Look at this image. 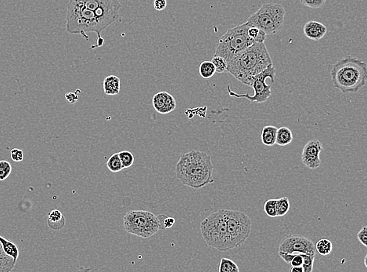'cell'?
I'll return each mask as SVG.
<instances>
[{
    "label": "cell",
    "instance_id": "cell-32",
    "mask_svg": "<svg viewBox=\"0 0 367 272\" xmlns=\"http://www.w3.org/2000/svg\"><path fill=\"white\" fill-rule=\"evenodd\" d=\"M264 211L270 218L277 217L276 209V199H269L264 204Z\"/></svg>",
    "mask_w": 367,
    "mask_h": 272
},
{
    "label": "cell",
    "instance_id": "cell-12",
    "mask_svg": "<svg viewBox=\"0 0 367 272\" xmlns=\"http://www.w3.org/2000/svg\"><path fill=\"white\" fill-rule=\"evenodd\" d=\"M279 251L290 254H316L314 243L308 238L301 236H288L282 240Z\"/></svg>",
    "mask_w": 367,
    "mask_h": 272
},
{
    "label": "cell",
    "instance_id": "cell-23",
    "mask_svg": "<svg viewBox=\"0 0 367 272\" xmlns=\"http://www.w3.org/2000/svg\"><path fill=\"white\" fill-rule=\"evenodd\" d=\"M247 35L255 43L265 42V38L267 36L266 34L262 30L255 27V26L249 25V24H248V28H247Z\"/></svg>",
    "mask_w": 367,
    "mask_h": 272
},
{
    "label": "cell",
    "instance_id": "cell-31",
    "mask_svg": "<svg viewBox=\"0 0 367 272\" xmlns=\"http://www.w3.org/2000/svg\"><path fill=\"white\" fill-rule=\"evenodd\" d=\"M12 173V166L8 161H0V181H5Z\"/></svg>",
    "mask_w": 367,
    "mask_h": 272
},
{
    "label": "cell",
    "instance_id": "cell-26",
    "mask_svg": "<svg viewBox=\"0 0 367 272\" xmlns=\"http://www.w3.org/2000/svg\"><path fill=\"white\" fill-rule=\"evenodd\" d=\"M219 270L220 272H240V269H239L238 265H236L233 260L229 259V258H223L221 259V262L219 264Z\"/></svg>",
    "mask_w": 367,
    "mask_h": 272
},
{
    "label": "cell",
    "instance_id": "cell-40",
    "mask_svg": "<svg viewBox=\"0 0 367 272\" xmlns=\"http://www.w3.org/2000/svg\"><path fill=\"white\" fill-rule=\"evenodd\" d=\"M175 222H176V221H175L174 218H171V217L166 218L163 221L164 227H165L166 229H170V228L173 227V225H174Z\"/></svg>",
    "mask_w": 367,
    "mask_h": 272
},
{
    "label": "cell",
    "instance_id": "cell-36",
    "mask_svg": "<svg viewBox=\"0 0 367 272\" xmlns=\"http://www.w3.org/2000/svg\"><path fill=\"white\" fill-rule=\"evenodd\" d=\"M166 5H167L166 0H155V2H154V8L157 11L164 10L166 9Z\"/></svg>",
    "mask_w": 367,
    "mask_h": 272
},
{
    "label": "cell",
    "instance_id": "cell-14",
    "mask_svg": "<svg viewBox=\"0 0 367 272\" xmlns=\"http://www.w3.org/2000/svg\"><path fill=\"white\" fill-rule=\"evenodd\" d=\"M152 105L158 113H170L174 111L177 107V102L174 97L167 92H159L152 98Z\"/></svg>",
    "mask_w": 367,
    "mask_h": 272
},
{
    "label": "cell",
    "instance_id": "cell-4",
    "mask_svg": "<svg viewBox=\"0 0 367 272\" xmlns=\"http://www.w3.org/2000/svg\"><path fill=\"white\" fill-rule=\"evenodd\" d=\"M331 76L335 87L342 93H357L367 83V64L360 59L349 56L333 65Z\"/></svg>",
    "mask_w": 367,
    "mask_h": 272
},
{
    "label": "cell",
    "instance_id": "cell-11",
    "mask_svg": "<svg viewBox=\"0 0 367 272\" xmlns=\"http://www.w3.org/2000/svg\"><path fill=\"white\" fill-rule=\"evenodd\" d=\"M83 7L94 11L100 17L114 24L120 14V0H69Z\"/></svg>",
    "mask_w": 367,
    "mask_h": 272
},
{
    "label": "cell",
    "instance_id": "cell-37",
    "mask_svg": "<svg viewBox=\"0 0 367 272\" xmlns=\"http://www.w3.org/2000/svg\"><path fill=\"white\" fill-rule=\"evenodd\" d=\"M302 262H303V258H302V254H296L291 260L290 264L291 266H302Z\"/></svg>",
    "mask_w": 367,
    "mask_h": 272
},
{
    "label": "cell",
    "instance_id": "cell-39",
    "mask_svg": "<svg viewBox=\"0 0 367 272\" xmlns=\"http://www.w3.org/2000/svg\"><path fill=\"white\" fill-rule=\"evenodd\" d=\"M65 98L67 99V101L69 102V104H75L78 100V95H76L75 93H69L65 94Z\"/></svg>",
    "mask_w": 367,
    "mask_h": 272
},
{
    "label": "cell",
    "instance_id": "cell-28",
    "mask_svg": "<svg viewBox=\"0 0 367 272\" xmlns=\"http://www.w3.org/2000/svg\"><path fill=\"white\" fill-rule=\"evenodd\" d=\"M211 62L214 64L215 71L218 73L227 72L228 63L226 62V60L225 59L219 57V56L214 55L212 59H211Z\"/></svg>",
    "mask_w": 367,
    "mask_h": 272
},
{
    "label": "cell",
    "instance_id": "cell-6",
    "mask_svg": "<svg viewBox=\"0 0 367 272\" xmlns=\"http://www.w3.org/2000/svg\"><path fill=\"white\" fill-rule=\"evenodd\" d=\"M200 232L207 246L220 252L231 250L227 226L222 210L213 213L200 223Z\"/></svg>",
    "mask_w": 367,
    "mask_h": 272
},
{
    "label": "cell",
    "instance_id": "cell-7",
    "mask_svg": "<svg viewBox=\"0 0 367 272\" xmlns=\"http://www.w3.org/2000/svg\"><path fill=\"white\" fill-rule=\"evenodd\" d=\"M286 10L283 5L265 3L250 16L247 24L255 26L266 34L273 35L279 32L284 26Z\"/></svg>",
    "mask_w": 367,
    "mask_h": 272
},
{
    "label": "cell",
    "instance_id": "cell-29",
    "mask_svg": "<svg viewBox=\"0 0 367 272\" xmlns=\"http://www.w3.org/2000/svg\"><path fill=\"white\" fill-rule=\"evenodd\" d=\"M118 156H119L124 169L129 168L133 166L134 163V156L132 152L129 151H122V152H118Z\"/></svg>",
    "mask_w": 367,
    "mask_h": 272
},
{
    "label": "cell",
    "instance_id": "cell-2",
    "mask_svg": "<svg viewBox=\"0 0 367 272\" xmlns=\"http://www.w3.org/2000/svg\"><path fill=\"white\" fill-rule=\"evenodd\" d=\"M273 64L264 42L253 44L228 63L227 72L246 86H251L254 77Z\"/></svg>",
    "mask_w": 367,
    "mask_h": 272
},
{
    "label": "cell",
    "instance_id": "cell-3",
    "mask_svg": "<svg viewBox=\"0 0 367 272\" xmlns=\"http://www.w3.org/2000/svg\"><path fill=\"white\" fill-rule=\"evenodd\" d=\"M66 30L71 35H81L88 40L87 32L97 35V47L102 46L104 38L101 32L111 25V23L101 18L94 11L89 10L82 5L69 1L66 13Z\"/></svg>",
    "mask_w": 367,
    "mask_h": 272
},
{
    "label": "cell",
    "instance_id": "cell-8",
    "mask_svg": "<svg viewBox=\"0 0 367 272\" xmlns=\"http://www.w3.org/2000/svg\"><path fill=\"white\" fill-rule=\"evenodd\" d=\"M124 228L126 232L138 237L154 236L162 229L160 218L147 210H131L123 217Z\"/></svg>",
    "mask_w": 367,
    "mask_h": 272
},
{
    "label": "cell",
    "instance_id": "cell-16",
    "mask_svg": "<svg viewBox=\"0 0 367 272\" xmlns=\"http://www.w3.org/2000/svg\"><path fill=\"white\" fill-rule=\"evenodd\" d=\"M103 87L106 95H118L121 90L120 79L116 75L107 76L103 82Z\"/></svg>",
    "mask_w": 367,
    "mask_h": 272
},
{
    "label": "cell",
    "instance_id": "cell-15",
    "mask_svg": "<svg viewBox=\"0 0 367 272\" xmlns=\"http://www.w3.org/2000/svg\"><path fill=\"white\" fill-rule=\"evenodd\" d=\"M327 27L320 22L310 20L303 27L304 34L309 39L319 41L325 36Z\"/></svg>",
    "mask_w": 367,
    "mask_h": 272
},
{
    "label": "cell",
    "instance_id": "cell-27",
    "mask_svg": "<svg viewBox=\"0 0 367 272\" xmlns=\"http://www.w3.org/2000/svg\"><path fill=\"white\" fill-rule=\"evenodd\" d=\"M107 167L112 173H118V172L123 170V166H122V163H121L118 153L114 154L108 159L107 162Z\"/></svg>",
    "mask_w": 367,
    "mask_h": 272
},
{
    "label": "cell",
    "instance_id": "cell-5",
    "mask_svg": "<svg viewBox=\"0 0 367 272\" xmlns=\"http://www.w3.org/2000/svg\"><path fill=\"white\" fill-rule=\"evenodd\" d=\"M247 23L229 28L218 40L215 56H219L229 63L247 48L255 44L247 35Z\"/></svg>",
    "mask_w": 367,
    "mask_h": 272
},
{
    "label": "cell",
    "instance_id": "cell-10",
    "mask_svg": "<svg viewBox=\"0 0 367 272\" xmlns=\"http://www.w3.org/2000/svg\"><path fill=\"white\" fill-rule=\"evenodd\" d=\"M275 76H276V69L273 67V64H270L260 74L254 77L251 86L254 90V95L251 96L248 93H237L233 92L231 90L229 85L227 86V91L231 97L247 99L251 102L264 103L267 101L272 94L271 86L266 84L265 80L270 79L272 83H274Z\"/></svg>",
    "mask_w": 367,
    "mask_h": 272
},
{
    "label": "cell",
    "instance_id": "cell-22",
    "mask_svg": "<svg viewBox=\"0 0 367 272\" xmlns=\"http://www.w3.org/2000/svg\"><path fill=\"white\" fill-rule=\"evenodd\" d=\"M199 72L203 79H209L216 73L215 68L211 61H204L199 67Z\"/></svg>",
    "mask_w": 367,
    "mask_h": 272
},
{
    "label": "cell",
    "instance_id": "cell-19",
    "mask_svg": "<svg viewBox=\"0 0 367 272\" xmlns=\"http://www.w3.org/2000/svg\"><path fill=\"white\" fill-rule=\"evenodd\" d=\"M0 243L5 254H7L8 256L13 258V261L16 263V261L20 255L18 247L13 241L7 240L2 236H0Z\"/></svg>",
    "mask_w": 367,
    "mask_h": 272
},
{
    "label": "cell",
    "instance_id": "cell-1",
    "mask_svg": "<svg viewBox=\"0 0 367 272\" xmlns=\"http://www.w3.org/2000/svg\"><path fill=\"white\" fill-rule=\"evenodd\" d=\"M211 155L192 150L183 154L176 166V177L183 185L198 190L214 182Z\"/></svg>",
    "mask_w": 367,
    "mask_h": 272
},
{
    "label": "cell",
    "instance_id": "cell-24",
    "mask_svg": "<svg viewBox=\"0 0 367 272\" xmlns=\"http://www.w3.org/2000/svg\"><path fill=\"white\" fill-rule=\"evenodd\" d=\"M290 205L289 199L287 197H281L276 199V209L277 217H283L289 211Z\"/></svg>",
    "mask_w": 367,
    "mask_h": 272
},
{
    "label": "cell",
    "instance_id": "cell-30",
    "mask_svg": "<svg viewBox=\"0 0 367 272\" xmlns=\"http://www.w3.org/2000/svg\"><path fill=\"white\" fill-rule=\"evenodd\" d=\"M302 258H303L302 266L303 267L304 272H313V264H314L316 254H302Z\"/></svg>",
    "mask_w": 367,
    "mask_h": 272
},
{
    "label": "cell",
    "instance_id": "cell-38",
    "mask_svg": "<svg viewBox=\"0 0 367 272\" xmlns=\"http://www.w3.org/2000/svg\"><path fill=\"white\" fill-rule=\"evenodd\" d=\"M296 254H290V253L282 252V251H279V255L280 258L284 260L286 263L290 264L292 258L295 257Z\"/></svg>",
    "mask_w": 367,
    "mask_h": 272
},
{
    "label": "cell",
    "instance_id": "cell-42",
    "mask_svg": "<svg viewBox=\"0 0 367 272\" xmlns=\"http://www.w3.org/2000/svg\"><path fill=\"white\" fill-rule=\"evenodd\" d=\"M367 255H366L365 258H364V265H365V267L367 268Z\"/></svg>",
    "mask_w": 367,
    "mask_h": 272
},
{
    "label": "cell",
    "instance_id": "cell-34",
    "mask_svg": "<svg viewBox=\"0 0 367 272\" xmlns=\"http://www.w3.org/2000/svg\"><path fill=\"white\" fill-rule=\"evenodd\" d=\"M357 239L364 247H367V226L364 225L357 233Z\"/></svg>",
    "mask_w": 367,
    "mask_h": 272
},
{
    "label": "cell",
    "instance_id": "cell-21",
    "mask_svg": "<svg viewBox=\"0 0 367 272\" xmlns=\"http://www.w3.org/2000/svg\"><path fill=\"white\" fill-rule=\"evenodd\" d=\"M16 262L13 258L5 254L0 243V272H9L13 270Z\"/></svg>",
    "mask_w": 367,
    "mask_h": 272
},
{
    "label": "cell",
    "instance_id": "cell-35",
    "mask_svg": "<svg viewBox=\"0 0 367 272\" xmlns=\"http://www.w3.org/2000/svg\"><path fill=\"white\" fill-rule=\"evenodd\" d=\"M10 155L12 160L16 162V163L24 160V152L22 150L18 149V148H14V149L12 150Z\"/></svg>",
    "mask_w": 367,
    "mask_h": 272
},
{
    "label": "cell",
    "instance_id": "cell-17",
    "mask_svg": "<svg viewBox=\"0 0 367 272\" xmlns=\"http://www.w3.org/2000/svg\"><path fill=\"white\" fill-rule=\"evenodd\" d=\"M48 226L53 230H60L66 224L64 216L59 210H53L48 214Z\"/></svg>",
    "mask_w": 367,
    "mask_h": 272
},
{
    "label": "cell",
    "instance_id": "cell-9",
    "mask_svg": "<svg viewBox=\"0 0 367 272\" xmlns=\"http://www.w3.org/2000/svg\"><path fill=\"white\" fill-rule=\"evenodd\" d=\"M231 248L241 246L249 237L251 232V218L238 210H222Z\"/></svg>",
    "mask_w": 367,
    "mask_h": 272
},
{
    "label": "cell",
    "instance_id": "cell-25",
    "mask_svg": "<svg viewBox=\"0 0 367 272\" xmlns=\"http://www.w3.org/2000/svg\"><path fill=\"white\" fill-rule=\"evenodd\" d=\"M316 251L318 252L320 255L323 256H326L328 254H331L332 251L333 245L332 243L327 239H321L316 243Z\"/></svg>",
    "mask_w": 367,
    "mask_h": 272
},
{
    "label": "cell",
    "instance_id": "cell-33",
    "mask_svg": "<svg viewBox=\"0 0 367 272\" xmlns=\"http://www.w3.org/2000/svg\"><path fill=\"white\" fill-rule=\"evenodd\" d=\"M327 0H300L301 3L306 7L319 9L325 5Z\"/></svg>",
    "mask_w": 367,
    "mask_h": 272
},
{
    "label": "cell",
    "instance_id": "cell-41",
    "mask_svg": "<svg viewBox=\"0 0 367 272\" xmlns=\"http://www.w3.org/2000/svg\"><path fill=\"white\" fill-rule=\"evenodd\" d=\"M291 272H304V269L302 266H291L290 269Z\"/></svg>",
    "mask_w": 367,
    "mask_h": 272
},
{
    "label": "cell",
    "instance_id": "cell-13",
    "mask_svg": "<svg viewBox=\"0 0 367 272\" xmlns=\"http://www.w3.org/2000/svg\"><path fill=\"white\" fill-rule=\"evenodd\" d=\"M323 144L319 140L312 139L304 146L302 153V161L305 166L310 170H316L320 166V153Z\"/></svg>",
    "mask_w": 367,
    "mask_h": 272
},
{
    "label": "cell",
    "instance_id": "cell-20",
    "mask_svg": "<svg viewBox=\"0 0 367 272\" xmlns=\"http://www.w3.org/2000/svg\"><path fill=\"white\" fill-rule=\"evenodd\" d=\"M293 141V134L291 130L285 126L277 129L276 133V144L280 147H284L291 144Z\"/></svg>",
    "mask_w": 367,
    "mask_h": 272
},
{
    "label": "cell",
    "instance_id": "cell-18",
    "mask_svg": "<svg viewBox=\"0 0 367 272\" xmlns=\"http://www.w3.org/2000/svg\"><path fill=\"white\" fill-rule=\"evenodd\" d=\"M277 127L273 126H266L261 132L260 138L262 144L265 146L272 147L276 144Z\"/></svg>",
    "mask_w": 367,
    "mask_h": 272
}]
</instances>
